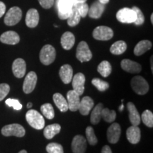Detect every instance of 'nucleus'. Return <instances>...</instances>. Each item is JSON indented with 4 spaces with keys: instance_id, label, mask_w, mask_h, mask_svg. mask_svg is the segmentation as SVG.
<instances>
[{
    "instance_id": "obj_1",
    "label": "nucleus",
    "mask_w": 153,
    "mask_h": 153,
    "mask_svg": "<svg viewBox=\"0 0 153 153\" xmlns=\"http://www.w3.org/2000/svg\"><path fill=\"white\" fill-rule=\"evenodd\" d=\"M26 119L32 128L36 130L43 129L45 126V120L43 116L37 111L30 109L26 113Z\"/></svg>"
},
{
    "instance_id": "obj_2",
    "label": "nucleus",
    "mask_w": 153,
    "mask_h": 153,
    "mask_svg": "<svg viewBox=\"0 0 153 153\" xmlns=\"http://www.w3.org/2000/svg\"><path fill=\"white\" fill-rule=\"evenodd\" d=\"M56 52L54 47L51 45H45L42 48L40 52V60L42 64L49 65L52 64L55 60Z\"/></svg>"
},
{
    "instance_id": "obj_3",
    "label": "nucleus",
    "mask_w": 153,
    "mask_h": 153,
    "mask_svg": "<svg viewBox=\"0 0 153 153\" xmlns=\"http://www.w3.org/2000/svg\"><path fill=\"white\" fill-rule=\"evenodd\" d=\"M131 85L133 90L139 95H144L149 90L148 82L141 76H134L131 79Z\"/></svg>"
},
{
    "instance_id": "obj_4",
    "label": "nucleus",
    "mask_w": 153,
    "mask_h": 153,
    "mask_svg": "<svg viewBox=\"0 0 153 153\" xmlns=\"http://www.w3.org/2000/svg\"><path fill=\"white\" fill-rule=\"evenodd\" d=\"M74 0H57V11L58 16L60 19H67L72 9H73Z\"/></svg>"
},
{
    "instance_id": "obj_5",
    "label": "nucleus",
    "mask_w": 153,
    "mask_h": 153,
    "mask_svg": "<svg viewBox=\"0 0 153 153\" xmlns=\"http://www.w3.org/2000/svg\"><path fill=\"white\" fill-rule=\"evenodd\" d=\"M26 133L24 128L17 123L9 124L4 126L1 129V134L4 136H16L18 137H24Z\"/></svg>"
},
{
    "instance_id": "obj_6",
    "label": "nucleus",
    "mask_w": 153,
    "mask_h": 153,
    "mask_svg": "<svg viewBox=\"0 0 153 153\" xmlns=\"http://www.w3.org/2000/svg\"><path fill=\"white\" fill-rule=\"evenodd\" d=\"M22 17V9L18 7H11L6 14L4 17V23L7 26H14L20 22Z\"/></svg>"
},
{
    "instance_id": "obj_7",
    "label": "nucleus",
    "mask_w": 153,
    "mask_h": 153,
    "mask_svg": "<svg viewBox=\"0 0 153 153\" xmlns=\"http://www.w3.org/2000/svg\"><path fill=\"white\" fill-rule=\"evenodd\" d=\"M76 57L81 62H88L92 58V53L85 41H81L78 44L76 51Z\"/></svg>"
},
{
    "instance_id": "obj_8",
    "label": "nucleus",
    "mask_w": 153,
    "mask_h": 153,
    "mask_svg": "<svg viewBox=\"0 0 153 153\" xmlns=\"http://www.w3.org/2000/svg\"><path fill=\"white\" fill-rule=\"evenodd\" d=\"M116 19L118 22L123 24H132L136 20V14L132 9L123 8L116 14Z\"/></svg>"
},
{
    "instance_id": "obj_9",
    "label": "nucleus",
    "mask_w": 153,
    "mask_h": 153,
    "mask_svg": "<svg viewBox=\"0 0 153 153\" xmlns=\"http://www.w3.org/2000/svg\"><path fill=\"white\" fill-rule=\"evenodd\" d=\"M114 36V31L108 26H100L94 30L93 37L98 41H108Z\"/></svg>"
},
{
    "instance_id": "obj_10",
    "label": "nucleus",
    "mask_w": 153,
    "mask_h": 153,
    "mask_svg": "<svg viewBox=\"0 0 153 153\" xmlns=\"http://www.w3.org/2000/svg\"><path fill=\"white\" fill-rule=\"evenodd\" d=\"M87 140L82 135H77L72 141L71 148L73 153H85L87 150Z\"/></svg>"
},
{
    "instance_id": "obj_11",
    "label": "nucleus",
    "mask_w": 153,
    "mask_h": 153,
    "mask_svg": "<svg viewBox=\"0 0 153 153\" xmlns=\"http://www.w3.org/2000/svg\"><path fill=\"white\" fill-rule=\"evenodd\" d=\"M37 74L35 72H28L25 77L24 85H23V91L25 94H30L35 89L37 83Z\"/></svg>"
},
{
    "instance_id": "obj_12",
    "label": "nucleus",
    "mask_w": 153,
    "mask_h": 153,
    "mask_svg": "<svg viewBox=\"0 0 153 153\" xmlns=\"http://www.w3.org/2000/svg\"><path fill=\"white\" fill-rule=\"evenodd\" d=\"M121 128L117 123H114L107 130V140L110 143L116 144L120 139Z\"/></svg>"
},
{
    "instance_id": "obj_13",
    "label": "nucleus",
    "mask_w": 153,
    "mask_h": 153,
    "mask_svg": "<svg viewBox=\"0 0 153 153\" xmlns=\"http://www.w3.org/2000/svg\"><path fill=\"white\" fill-rule=\"evenodd\" d=\"M72 87L73 90L79 96L83 94L85 91V76L82 73H77L72 77Z\"/></svg>"
},
{
    "instance_id": "obj_14",
    "label": "nucleus",
    "mask_w": 153,
    "mask_h": 153,
    "mask_svg": "<svg viewBox=\"0 0 153 153\" xmlns=\"http://www.w3.org/2000/svg\"><path fill=\"white\" fill-rule=\"evenodd\" d=\"M80 96L76 94L73 89L69 91L67 94V101H68V108L71 111H76L79 108L80 104Z\"/></svg>"
},
{
    "instance_id": "obj_15",
    "label": "nucleus",
    "mask_w": 153,
    "mask_h": 153,
    "mask_svg": "<svg viewBox=\"0 0 153 153\" xmlns=\"http://www.w3.org/2000/svg\"><path fill=\"white\" fill-rule=\"evenodd\" d=\"M26 71V62L22 58H17L12 64V72L17 78L24 77Z\"/></svg>"
},
{
    "instance_id": "obj_16",
    "label": "nucleus",
    "mask_w": 153,
    "mask_h": 153,
    "mask_svg": "<svg viewBox=\"0 0 153 153\" xmlns=\"http://www.w3.org/2000/svg\"><path fill=\"white\" fill-rule=\"evenodd\" d=\"M120 67L124 71L129 73L137 74L141 72V65L136 62H134L128 59H124L120 62Z\"/></svg>"
},
{
    "instance_id": "obj_17",
    "label": "nucleus",
    "mask_w": 153,
    "mask_h": 153,
    "mask_svg": "<svg viewBox=\"0 0 153 153\" xmlns=\"http://www.w3.org/2000/svg\"><path fill=\"white\" fill-rule=\"evenodd\" d=\"M0 41L8 45H16L20 41V37L16 32L9 30L1 34L0 36Z\"/></svg>"
},
{
    "instance_id": "obj_18",
    "label": "nucleus",
    "mask_w": 153,
    "mask_h": 153,
    "mask_svg": "<svg viewBox=\"0 0 153 153\" xmlns=\"http://www.w3.org/2000/svg\"><path fill=\"white\" fill-rule=\"evenodd\" d=\"M126 137L131 144H137L140 140V129L137 126H132L126 131Z\"/></svg>"
},
{
    "instance_id": "obj_19",
    "label": "nucleus",
    "mask_w": 153,
    "mask_h": 153,
    "mask_svg": "<svg viewBox=\"0 0 153 153\" xmlns=\"http://www.w3.org/2000/svg\"><path fill=\"white\" fill-rule=\"evenodd\" d=\"M93 99L89 97H84L82 100H80V104L78 110L79 111L80 114L83 116H87L91 111L94 107Z\"/></svg>"
},
{
    "instance_id": "obj_20",
    "label": "nucleus",
    "mask_w": 153,
    "mask_h": 153,
    "mask_svg": "<svg viewBox=\"0 0 153 153\" xmlns=\"http://www.w3.org/2000/svg\"><path fill=\"white\" fill-rule=\"evenodd\" d=\"M127 108L129 112V120L131 121L132 126H138L140 123L141 119L139 112L137 111L136 107L133 103L128 102L127 104Z\"/></svg>"
},
{
    "instance_id": "obj_21",
    "label": "nucleus",
    "mask_w": 153,
    "mask_h": 153,
    "mask_svg": "<svg viewBox=\"0 0 153 153\" xmlns=\"http://www.w3.org/2000/svg\"><path fill=\"white\" fill-rule=\"evenodd\" d=\"M104 9L105 4H103L98 1H94L91 5L90 8H89L88 14L89 17L92 19H99L104 12Z\"/></svg>"
},
{
    "instance_id": "obj_22",
    "label": "nucleus",
    "mask_w": 153,
    "mask_h": 153,
    "mask_svg": "<svg viewBox=\"0 0 153 153\" xmlns=\"http://www.w3.org/2000/svg\"><path fill=\"white\" fill-rule=\"evenodd\" d=\"M59 74L63 83L69 84L71 82L73 77V70L70 65H64L60 68Z\"/></svg>"
},
{
    "instance_id": "obj_23",
    "label": "nucleus",
    "mask_w": 153,
    "mask_h": 153,
    "mask_svg": "<svg viewBox=\"0 0 153 153\" xmlns=\"http://www.w3.org/2000/svg\"><path fill=\"white\" fill-rule=\"evenodd\" d=\"M39 22V14L35 9H30L26 16V24L29 28H35Z\"/></svg>"
},
{
    "instance_id": "obj_24",
    "label": "nucleus",
    "mask_w": 153,
    "mask_h": 153,
    "mask_svg": "<svg viewBox=\"0 0 153 153\" xmlns=\"http://www.w3.org/2000/svg\"><path fill=\"white\" fill-rule=\"evenodd\" d=\"M62 48L65 50H70L74 46L75 43V37L71 32H65L63 33L60 41Z\"/></svg>"
},
{
    "instance_id": "obj_25",
    "label": "nucleus",
    "mask_w": 153,
    "mask_h": 153,
    "mask_svg": "<svg viewBox=\"0 0 153 153\" xmlns=\"http://www.w3.org/2000/svg\"><path fill=\"white\" fill-rule=\"evenodd\" d=\"M53 101L61 112H66L69 110L67 99L60 93H55L53 95Z\"/></svg>"
},
{
    "instance_id": "obj_26",
    "label": "nucleus",
    "mask_w": 153,
    "mask_h": 153,
    "mask_svg": "<svg viewBox=\"0 0 153 153\" xmlns=\"http://www.w3.org/2000/svg\"><path fill=\"white\" fill-rule=\"evenodd\" d=\"M151 48H152V43L148 40H143V41H140L135 45V48H134V54L137 56L142 55L151 49Z\"/></svg>"
},
{
    "instance_id": "obj_27",
    "label": "nucleus",
    "mask_w": 153,
    "mask_h": 153,
    "mask_svg": "<svg viewBox=\"0 0 153 153\" xmlns=\"http://www.w3.org/2000/svg\"><path fill=\"white\" fill-rule=\"evenodd\" d=\"M61 126L57 123L48 125L44 128L43 135L46 139L51 140L60 132Z\"/></svg>"
},
{
    "instance_id": "obj_28",
    "label": "nucleus",
    "mask_w": 153,
    "mask_h": 153,
    "mask_svg": "<svg viewBox=\"0 0 153 153\" xmlns=\"http://www.w3.org/2000/svg\"><path fill=\"white\" fill-rule=\"evenodd\" d=\"M104 108L102 103H99L92 110L90 116V121L93 125L98 124L101 119V110Z\"/></svg>"
},
{
    "instance_id": "obj_29",
    "label": "nucleus",
    "mask_w": 153,
    "mask_h": 153,
    "mask_svg": "<svg viewBox=\"0 0 153 153\" xmlns=\"http://www.w3.org/2000/svg\"><path fill=\"white\" fill-rule=\"evenodd\" d=\"M127 49V44L123 41L115 42L110 48V52L114 55H121Z\"/></svg>"
},
{
    "instance_id": "obj_30",
    "label": "nucleus",
    "mask_w": 153,
    "mask_h": 153,
    "mask_svg": "<svg viewBox=\"0 0 153 153\" xmlns=\"http://www.w3.org/2000/svg\"><path fill=\"white\" fill-rule=\"evenodd\" d=\"M97 71H98L99 73L102 76L107 77V76H108V75H110L111 73V64L108 61L104 60L98 65Z\"/></svg>"
},
{
    "instance_id": "obj_31",
    "label": "nucleus",
    "mask_w": 153,
    "mask_h": 153,
    "mask_svg": "<svg viewBox=\"0 0 153 153\" xmlns=\"http://www.w3.org/2000/svg\"><path fill=\"white\" fill-rule=\"evenodd\" d=\"M101 118L107 123H113L116 118V113L114 110L108 108H103L101 110Z\"/></svg>"
},
{
    "instance_id": "obj_32",
    "label": "nucleus",
    "mask_w": 153,
    "mask_h": 153,
    "mask_svg": "<svg viewBox=\"0 0 153 153\" xmlns=\"http://www.w3.org/2000/svg\"><path fill=\"white\" fill-rule=\"evenodd\" d=\"M67 19H68V24L69 26H71V27H74V26H76V25L79 24L81 16L77 12V11L73 7Z\"/></svg>"
},
{
    "instance_id": "obj_33",
    "label": "nucleus",
    "mask_w": 153,
    "mask_h": 153,
    "mask_svg": "<svg viewBox=\"0 0 153 153\" xmlns=\"http://www.w3.org/2000/svg\"><path fill=\"white\" fill-rule=\"evenodd\" d=\"M41 111L43 116L48 119L51 120L55 117L54 108H53L52 105L49 104V103H46V104L42 105L41 107Z\"/></svg>"
},
{
    "instance_id": "obj_34",
    "label": "nucleus",
    "mask_w": 153,
    "mask_h": 153,
    "mask_svg": "<svg viewBox=\"0 0 153 153\" xmlns=\"http://www.w3.org/2000/svg\"><path fill=\"white\" fill-rule=\"evenodd\" d=\"M140 119L146 126L149 128L153 127V114L150 110H145L143 111Z\"/></svg>"
},
{
    "instance_id": "obj_35",
    "label": "nucleus",
    "mask_w": 153,
    "mask_h": 153,
    "mask_svg": "<svg viewBox=\"0 0 153 153\" xmlns=\"http://www.w3.org/2000/svg\"><path fill=\"white\" fill-rule=\"evenodd\" d=\"M91 84L97 88L99 91H105L109 88V84L107 82L103 81L99 78H94L91 80Z\"/></svg>"
},
{
    "instance_id": "obj_36",
    "label": "nucleus",
    "mask_w": 153,
    "mask_h": 153,
    "mask_svg": "<svg viewBox=\"0 0 153 153\" xmlns=\"http://www.w3.org/2000/svg\"><path fill=\"white\" fill-rule=\"evenodd\" d=\"M86 136H87V140L89 145H96L98 143V139L96 136L94 131L91 126H88L86 128Z\"/></svg>"
},
{
    "instance_id": "obj_37",
    "label": "nucleus",
    "mask_w": 153,
    "mask_h": 153,
    "mask_svg": "<svg viewBox=\"0 0 153 153\" xmlns=\"http://www.w3.org/2000/svg\"><path fill=\"white\" fill-rule=\"evenodd\" d=\"M74 8L77 11L80 16L82 18H85L88 14V11H89V7L86 2L81 3H75L74 5Z\"/></svg>"
},
{
    "instance_id": "obj_38",
    "label": "nucleus",
    "mask_w": 153,
    "mask_h": 153,
    "mask_svg": "<svg viewBox=\"0 0 153 153\" xmlns=\"http://www.w3.org/2000/svg\"><path fill=\"white\" fill-rule=\"evenodd\" d=\"M46 151L48 153H64L62 145L56 143H49L46 146Z\"/></svg>"
},
{
    "instance_id": "obj_39",
    "label": "nucleus",
    "mask_w": 153,
    "mask_h": 153,
    "mask_svg": "<svg viewBox=\"0 0 153 153\" xmlns=\"http://www.w3.org/2000/svg\"><path fill=\"white\" fill-rule=\"evenodd\" d=\"M132 9H133V10L135 12V14H136V20L134 22V24L137 25V26H140V25L143 24V23L145 22V16L140 9L137 8L136 7H133Z\"/></svg>"
},
{
    "instance_id": "obj_40",
    "label": "nucleus",
    "mask_w": 153,
    "mask_h": 153,
    "mask_svg": "<svg viewBox=\"0 0 153 153\" xmlns=\"http://www.w3.org/2000/svg\"><path fill=\"white\" fill-rule=\"evenodd\" d=\"M5 104L9 107H13L15 110H21L22 108V104L17 99H8L6 100Z\"/></svg>"
},
{
    "instance_id": "obj_41",
    "label": "nucleus",
    "mask_w": 153,
    "mask_h": 153,
    "mask_svg": "<svg viewBox=\"0 0 153 153\" xmlns=\"http://www.w3.org/2000/svg\"><path fill=\"white\" fill-rule=\"evenodd\" d=\"M9 91H10V87L9 85L5 83L0 84V101H2L7 97Z\"/></svg>"
},
{
    "instance_id": "obj_42",
    "label": "nucleus",
    "mask_w": 153,
    "mask_h": 153,
    "mask_svg": "<svg viewBox=\"0 0 153 153\" xmlns=\"http://www.w3.org/2000/svg\"><path fill=\"white\" fill-rule=\"evenodd\" d=\"M40 4L44 9H50L54 4L55 0H38Z\"/></svg>"
},
{
    "instance_id": "obj_43",
    "label": "nucleus",
    "mask_w": 153,
    "mask_h": 153,
    "mask_svg": "<svg viewBox=\"0 0 153 153\" xmlns=\"http://www.w3.org/2000/svg\"><path fill=\"white\" fill-rule=\"evenodd\" d=\"M6 11V6L4 3H3L2 1H0V18L4 14Z\"/></svg>"
},
{
    "instance_id": "obj_44",
    "label": "nucleus",
    "mask_w": 153,
    "mask_h": 153,
    "mask_svg": "<svg viewBox=\"0 0 153 153\" xmlns=\"http://www.w3.org/2000/svg\"><path fill=\"white\" fill-rule=\"evenodd\" d=\"M101 153H112V151L109 146H108V145H105V146H104L102 148Z\"/></svg>"
},
{
    "instance_id": "obj_45",
    "label": "nucleus",
    "mask_w": 153,
    "mask_h": 153,
    "mask_svg": "<svg viewBox=\"0 0 153 153\" xmlns=\"http://www.w3.org/2000/svg\"><path fill=\"white\" fill-rule=\"evenodd\" d=\"M98 1L99 2L103 4H106L107 3H108L109 0H98Z\"/></svg>"
},
{
    "instance_id": "obj_46",
    "label": "nucleus",
    "mask_w": 153,
    "mask_h": 153,
    "mask_svg": "<svg viewBox=\"0 0 153 153\" xmlns=\"http://www.w3.org/2000/svg\"><path fill=\"white\" fill-rule=\"evenodd\" d=\"M75 3H81V2H86L87 0H74Z\"/></svg>"
},
{
    "instance_id": "obj_47",
    "label": "nucleus",
    "mask_w": 153,
    "mask_h": 153,
    "mask_svg": "<svg viewBox=\"0 0 153 153\" xmlns=\"http://www.w3.org/2000/svg\"><path fill=\"white\" fill-rule=\"evenodd\" d=\"M32 106H33V104H32V103H30V102L28 103V104H27V108H31Z\"/></svg>"
},
{
    "instance_id": "obj_48",
    "label": "nucleus",
    "mask_w": 153,
    "mask_h": 153,
    "mask_svg": "<svg viewBox=\"0 0 153 153\" xmlns=\"http://www.w3.org/2000/svg\"><path fill=\"white\" fill-rule=\"evenodd\" d=\"M123 104H121L120 105V106L119 107V111H123Z\"/></svg>"
},
{
    "instance_id": "obj_49",
    "label": "nucleus",
    "mask_w": 153,
    "mask_h": 153,
    "mask_svg": "<svg viewBox=\"0 0 153 153\" xmlns=\"http://www.w3.org/2000/svg\"><path fill=\"white\" fill-rule=\"evenodd\" d=\"M19 153H27V152H26V150H21L20 152H19Z\"/></svg>"
},
{
    "instance_id": "obj_50",
    "label": "nucleus",
    "mask_w": 153,
    "mask_h": 153,
    "mask_svg": "<svg viewBox=\"0 0 153 153\" xmlns=\"http://www.w3.org/2000/svg\"><path fill=\"white\" fill-rule=\"evenodd\" d=\"M151 69H152V72L153 71L152 70V57L151 58Z\"/></svg>"
},
{
    "instance_id": "obj_51",
    "label": "nucleus",
    "mask_w": 153,
    "mask_h": 153,
    "mask_svg": "<svg viewBox=\"0 0 153 153\" xmlns=\"http://www.w3.org/2000/svg\"><path fill=\"white\" fill-rule=\"evenodd\" d=\"M152 17H153V14H151V23H152V24H153V18H152Z\"/></svg>"
}]
</instances>
